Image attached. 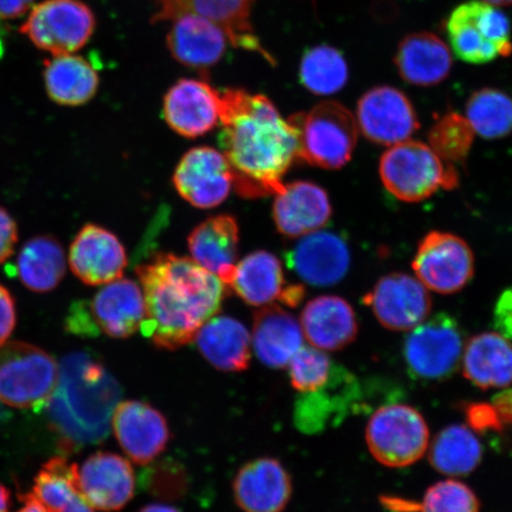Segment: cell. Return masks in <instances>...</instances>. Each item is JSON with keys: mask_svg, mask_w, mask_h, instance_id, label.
<instances>
[{"mask_svg": "<svg viewBox=\"0 0 512 512\" xmlns=\"http://www.w3.org/2000/svg\"><path fill=\"white\" fill-rule=\"evenodd\" d=\"M303 342L302 325L283 307L266 305L254 316L252 345L265 366L287 367Z\"/></svg>", "mask_w": 512, "mask_h": 512, "instance_id": "26", "label": "cell"}, {"mask_svg": "<svg viewBox=\"0 0 512 512\" xmlns=\"http://www.w3.org/2000/svg\"><path fill=\"white\" fill-rule=\"evenodd\" d=\"M366 440L377 462L388 467H406L425 456L430 430L419 411L407 405H389L371 416Z\"/></svg>", "mask_w": 512, "mask_h": 512, "instance_id": "8", "label": "cell"}, {"mask_svg": "<svg viewBox=\"0 0 512 512\" xmlns=\"http://www.w3.org/2000/svg\"><path fill=\"white\" fill-rule=\"evenodd\" d=\"M229 38L219 24L197 15H183L172 21L166 43L172 57L183 66L208 70L226 53Z\"/></svg>", "mask_w": 512, "mask_h": 512, "instance_id": "24", "label": "cell"}, {"mask_svg": "<svg viewBox=\"0 0 512 512\" xmlns=\"http://www.w3.org/2000/svg\"><path fill=\"white\" fill-rule=\"evenodd\" d=\"M18 241V228L8 210L0 207V264L11 258Z\"/></svg>", "mask_w": 512, "mask_h": 512, "instance_id": "44", "label": "cell"}, {"mask_svg": "<svg viewBox=\"0 0 512 512\" xmlns=\"http://www.w3.org/2000/svg\"><path fill=\"white\" fill-rule=\"evenodd\" d=\"M502 424L512 425V388L502 390L491 402Z\"/></svg>", "mask_w": 512, "mask_h": 512, "instance_id": "46", "label": "cell"}, {"mask_svg": "<svg viewBox=\"0 0 512 512\" xmlns=\"http://www.w3.org/2000/svg\"><path fill=\"white\" fill-rule=\"evenodd\" d=\"M288 120L297 131L298 159L326 170L342 169L350 162L358 127L347 107L337 101H324Z\"/></svg>", "mask_w": 512, "mask_h": 512, "instance_id": "4", "label": "cell"}, {"mask_svg": "<svg viewBox=\"0 0 512 512\" xmlns=\"http://www.w3.org/2000/svg\"><path fill=\"white\" fill-rule=\"evenodd\" d=\"M92 509L81 496H76L61 512H94Z\"/></svg>", "mask_w": 512, "mask_h": 512, "instance_id": "49", "label": "cell"}, {"mask_svg": "<svg viewBox=\"0 0 512 512\" xmlns=\"http://www.w3.org/2000/svg\"><path fill=\"white\" fill-rule=\"evenodd\" d=\"M202 356L217 370L240 373L252 358V336L239 320L215 316L202 325L194 339Z\"/></svg>", "mask_w": 512, "mask_h": 512, "instance_id": "29", "label": "cell"}, {"mask_svg": "<svg viewBox=\"0 0 512 512\" xmlns=\"http://www.w3.org/2000/svg\"><path fill=\"white\" fill-rule=\"evenodd\" d=\"M464 376L484 390L512 384V342L497 332L472 337L463 354Z\"/></svg>", "mask_w": 512, "mask_h": 512, "instance_id": "30", "label": "cell"}, {"mask_svg": "<svg viewBox=\"0 0 512 512\" xmlns=\"http://www.w3.org/2000/svg\"><path fill=\"white\" fill-rule=\"evenodd\" d=\"M475 131L463 115L447 113L428 133V142L435 153L447 164L460 163L471 150Z\"/></svg>", "mask_w": 512, "mask_h": 512, "instance_id": "39", "label": "cell"}, {"mask_svg": "<svg viewBox=\"0 0 512 512\" xmlns=\"http://www.w3.org/2000/svg\"><path fill=\"white\" fill-rule=\"evenodd\" d=\"M66 268V253L53 236H36L29 240L17 259L19 280L35 293L55 290L61 284Z\"/></svg>", "mask_w": 512, "mask_h": 512, "instance_id": "33", "label": "cell"}, {"mask_svg": "<svg viewBox=\"0 0 512 512\" xmlns=\"http://www.w3.org/2000/svg\"><path fill=\"white\" fill-rule=\"evenodd\" d=\"M44 82L49 98L62 106L85 105L99 88V76L93 66L72 54L47 61Z\"/></svg>", "mask_w": 512, "mask_h": 512, "instance_id": "32", "label": "cell"}, {"mask_svg": "<svg viewBox=\"0 0 512 512\" xmlns=\"http://www.w3.org/2000/svg\"><path fill=\"white\" fill-rule=\"evenodd\" d=\"M292 491L290 473L270 457L243 465L233 482L235 502L243 512H283Z\"/></svg>", "mask_w": 512, "mask_h": 512, "instance_id": "21", "label": "cell"}, {"mask_svg": "<svg viewBox=\"0 0 512 512\" xmlns=\"http://www.w3.org/2000/svg\"><path fill=\"white\" fill-rule=\"evenodd\" d=\"M446 28L453 53L464 62L484 64L512 54L509 18L494 5L462 4L452 12Z\"/></svg>", "mask_w": 512, "mask_h": 512, "instance_id": "7", "label": "cell"}, {"mask_svg": "<svg viewBox=\"0 0 512 512\" xmlns=\"http://www.w3.org/2000/svg\"><path fill=\"white\" fill-rule=\"evenodd\" d=\"M331 214L328 192L315 183L284 184L275 194L273 219L286 238L298 239L317 232L329 223Z\"/></svg>", "mask_w": 512, "mask_h": 512, "instance_id": "22", "label": "cell"}, {"mask_svg": "<svg viewBox=\"0 0 512 512\" xmlns=\"http://www.w3.org/2000/svg\"><path fill=\"white\" fill-rule=\"evenodd\" d=\"M25 503L24 507L18 512H48L44 509L43 505L37 501V499L31 494H27L22 497Z\"/></svg>", "mask_w": 512, "mask_h": 512, "instance_id": "48", "label": "cell"}, {"mask_svg": "<svg viewBox=\"0 0 512 512\" xmlns=\"http://www.w3.org/2000/svg\"><path fill=\"white\" fill-rule=\"evenodd\" d=\"M302 85L316 95L336 94L349 80L348 63L341 51L329 46L307 50L299 68Z\"/></svg>", "mask_w": 512, "mask_h": 512, "instance_id": "37", "label": "cell"}, {"mask_svg": "<svg viewBox=\"0 0 512 512\" xmlns=\"http://www.w3.org/2000/svg\"><path fill=\"white\" fill-rule=\"evenodd\" d=\"M138 512H181L175 507L166 504H150L140 509Z\"/></svg>", "mask_w": 512, "mask_h": 512, "instance_id": "50", "label": "cell"}, {"mask_svg": "<svg viewBox=\"0 0 512 512\" xmlns=\"http://www.w3.org/2000/svg\"><path fill=\"white\" fill-rule=\"evenodd\" d=\"M401 78L409 85L437 86L452 69V55L446 43L431 32H415L403 38L394 57Z\"/></svg>", "mask_w": 512, "mask_h": 512, "instance_id": "27", "label": "cell"}, {"mask_svg": "<svg viewBox=\"0 0 512 512\" xmlns=\"http://www.w3.org/2000/svg\"><path fill=\"white\" fill-rule=\"evenodd\" d=\"M495 328L512 341V287L499 296L494 310Z\"/></svg>", "mask_w": 512, "mask_h": 512, "instance_id": "45", "label": "cell"}, {"mask_svg": "<svg viewBox=\"0 0 512 512\" xmlns=\"http://www.w3.org/2000/svg\"><path fill=\"white\" fill-rule=\"evenodd\" d=\"M59 366L47 351L25 342L0 345V402L17 409L47 407Z\"/></svg>", "mask_w": 512, "mask_h": 512, "instance_id": "6", "label": "cell"}, {"mask_svg": "<svg viewBox=\"0 0 512 512\" xmlns=\"http://www.w3.org/2000/svg\"><path fill=\"white\" fill-rule=\"evenodd\" d=\"M112 426L121 450L137 465L155 462L171 437L165 416L143 401L119 402Z\"/></svg>", "mask_w": 512, "mask_h": 512, "instance_id": "16", "label": "cell"}, {"mask_svg": "<svg viewBox=\"0 0 512 512\" xmlns=\"http://www.w3.org/2000/svg\"><path fill=\"white\" fill-rule=\"evenodd\" d=\"M10 503V491L0 484V512H9Z\"/></svg>", "mask_w": 512, "mask_h": 512, "instance_id": "51", "label": "cell"}, {"mask_svg": "<svg viewBox=\"0 0 512 512\" xmlns=\"http://www.w3.org/2000/svg\"><path fill=\"white\" fill-rule=\"evenodd\" d=\"M79 495L93 509H124L134 496L136 476L127 459L112 452H98L78 466Z\"/></svg>", "mask_w": 512, "mask_h": 512, "instance_id": "17", "label": "cell"}, {"mask_svg": "<svg viewBox=\"0 0 512 512\" xmlns=\"http://www.w3.org/2000/svg\"><path fill=\"white\" fill-rule=\"evenodd\" d=\"M348 373L332 368L328 383L316 392L302 394L294 408V424L304 433H318L325 430L342 412V396L351 384L338 392Z\"/></svg>", "mask_w": 512, "mask_h": 512, "instance_id": "35", "label": "cell"}, {"mask_svg": "<svg viewBox=\"0 0 512 512\" xmlns=\"http://www.w3.org/2000/svg\"><path fill=\"white\" fill-rule=\"evenodd\" d=\"M17 323L16 302L11 292L0 284V345L8 342Z\"/></svg>", "mask_w": 512, "mask_h": 512, "instance_id": "43", "label": "cell"}, {"mask_svg": "<svg viewBox=\"0 0 512 512\" xmlns=\"http://www.w3.org/2000/svg\"><path fill=\"white\" fill-rule=\"evenodd\" d=\"M69 266L83 284L99 286L123 278L127 254L117 236L98 226L86 224L69 249Z\"/></svg>", "mask_w": 512, "mask_h": 512, "instance_id": "18", "label": "cell"}, {"mask_svg": "<svg viewBox=\"0 0 512 512\" xmlns=\"http://www.w3.org/2000/svg\"><path fill=\"white\" fill-rule=\"evenodd\" d=\"M380 176L389 194L408 203L427 200L439 189L454 188L458 182L456 170L430 145L409 139L383 153Z\"/></svg>", "mask_w": 512, "mask_h": 512, "instance_id": "5", "label": "cell"}, {"mask_svg": "<svg viewBox=\"0 0 512 512\" xmlns=\"http://www.w3.org/2000/svg\"><path fill=\"white\" fill-rule=\"evenodd\" d=\"M420 512H480V502L469 486L447 479L431 486L414 509Z\"/></svg>", "mask_w": 512, "mask_h": 512, "instance_id": "40", "label": "cell"}, {"mask_svg": "<svg viewBox=\"0 0 512 512\" xmlns=\"http://www.w3.org/2000/svg\"><path fill=\"white\" fill-rule=\"evenodd\" d=\"M224 285L252 306L271 304L281 299L286 290L281 262L265 251L249 254L236 264Z\"/></svg>", "mask_w": 512, "mask_h": 512, "instance_id": "31", "label": "cell"}, {"mask_svg": "<svg viewBox=\"0 0 512 512\" xmlns=\"http://www.w3.org/2000/svg\"><path fill=\"white\" fill-rule=\"evenodd\" d=\"M95 29L93 11L80 0H46L31 10L21 31L38 49L54 56L85 47Z\"/></svg>", "mask_w": 512, "mask_h": 512, "instance_id": "10", "label": "cell"}, {"mask_svg": "<svg viewBox=\"0 0 512 512\" xmlns=\"http://www.w3.org/2000/svg\"><path fill=\"white\" fill-rule=\"evenodd\" d=\"M86 306L96 335L102 332L112 338L136 334L145 317L143 290L130 279L106 284Z\"/></svg>", "mask_w": 512, "mask_h": 512, "instance_id": "23", "label": "cell"}, {"mask_svg": "<svg viewBox=\"0 0 512 512\" xmlns=\"http://www.w3.org/2000/svg\"><path fill=\"white\" fill-rule=\"evenodd\" d=\"M3 51H4L3 42H2V40H0V57H2Z\"/></svg>", "mask_w": 512, "mask_h": 512, "instance_id": "53", "label": "cell"}, {"mask_svg": "<svg viewBox=\"0 0 512 512\" xmlns=\"http://www.w3.org/2000/svg\"><path fill=\"white\" fill-rule=\"evenodd\" d=\"M288 368H290L293 388L300 394H306L324 387L330 379L334 366L323 350L302 347L292 357Z\"/></svg>", "mask_w": 512, "mask_h": 512, "instance_id": "41", "label": "cell"}, {"mask_svg": "<svg viewBox=\"0 0 512 512\" xmlns=\"http://www.w3.org/2000/svg\"><path fill=\"white\" fill-rule=\"evenodd\" d=\"M239 241V224L233 216L209 217L189 236L191 259L226 284L238 259Z\"/></svg>", "mask_w": 512, "mask_h": 512, "instance_id": "28", "label": "cell"}, {"mask_svg": "<svg viewBox=\"0 0 512 512\" xmlns=\"http://www.w3.org/2000/svg\"><path fill=\"white\" fill-rule=\"evenodd\" d=\"M174 184L191 206L210 209L227 200L234 187L232 169L223 153L213 147H195L179 162Z\"/></svg>", "mask_w": 512, "mask_h": 512, "instance_id": "15", "label": "cell"}, {"mask_svg": "<svg viewBox=\"0 0 512 512\" xmlns=\"http://www.w3.org/2000/svg\"><path fill=\"white\" fill-rule=\"evenodd\" d=\"M483 2L491 5H512V0H483Z\"/></svg>", "mask_w": 512, "mask_h": 512, "instance_id": "52", "label": "cell"}, {"mask_svg": "<svg viewBox=\"0 0 512 512\" xmlns=\"http://www.w3.org/2000/svg\"><path fill=\"white\" fill-rule=\"evenodd\" d=\"M465 118L482 138L507 137L512 131V96L495 88L479 89L467 100Z\"/></svg>", "mask_w": 512, "mask_h": 512, "instance_id": "36", "label": "cell"}, {"mask_svg": "<svg viewBox=\"0 0 512 512\" xmlns=\"http://www.w3.org/2000/svg\"><path fill=\"white\" fill-rule=\"evenodd\" d=\"M355 118L358 131L369 142L386 146L405 142L420 127L411 100L390 86L374 87L364 94Z\"/></svg>", "mask_w": 512, "mask_h": 512, "instance_id": "12", "label": "cell"}, {"mask_svg": "<svg viewBox=\"0 0 512 512\" xmlns=\"http://www.w3.org/2000/svg\"><path fill=\"white\" fill-rule=\"evenodd\" d=\"M145 300L140 326L159 349L177 350L220 311L226 286L190 258L159 253L137 268Z\"/></svg>", "mask_w": 512, "mask_h": 512, "instance_id": "2", "label": "cell"}, {"mask_svg": "<svg viewBox=\"0 0 512 512\" xmlns=\"http://www.w3.org/2000/svg\"><path fill=\"white\" fill-rule=\"evenodd\" d=\"M428 459L443 475H470L482 463L483 447L477 435L465 425H451L434 438Z\"/></svg>", "mask_w": 512, "mask_h": 512, "instance_id": "34", "label": "cell"}, {"mask_svg": "<svg viewBox=\"0 0 512 512\" xmlns=\"http://www.w3.org/2000/svg\"><path fill=\"white\" fill-rule=\"evenodd\" d=\"M35 0H0V18L15 19L28 12Z\"/></svg>", "mask_w": 512, "mask_h": 512, "instance_id": "47", "label": "cell"}, {"mask_svg": "<svg viewBox=\"0 0 512 512\" xmlns=\"http://www.w3.org/2000/svg\"><path fill=\"white\" fill-rule=\"evenodd\" d=\"M364 302L384 328L411 331L424 322L432 310L430 292L421 281L406 273L381 278Z\"/></svg>", "mask_w": 512, "mask_h": 512, "instance_id": "14", "label": "cell"}, {"mask_svg": "<svg viewBox=\"0 0 512 512\" xmlns=\"http://www.w3.org/2000/svg\"><path fill=\"white\" fill-rule=\"evenodd\" d=\"M413 270L427 290L453 294L473 278L475 256L459 236L435 230L420 241Z\"/></svg>", "mask_w": 512, "mask_h": 512, "instance_id": "11", "label": "cell"}, {"mask_svg": "<svg viewBox=\"0 0 512 512\" xmlns=\"http://www.w3.org/2000/svg\"><path fill=\"white\" fill-rule=\"evenodd\" d=\"M48 512H61L79 495L78 465L55 457L44 464L30 492Z\"/></svg>", "mask_w": 512, "mask_h": 512, "instance_id": "38", "label": "cell"}, {"mask_svg": "<svg viewBox=\"0 0 512 512\" xmlns=\"http://www.w3.org/2000/svg\"><path fill=\"white\" fill-rule=\"evenodd\" d=\"M465 414L472 430L477 432L499 431L504 427L494 407L488 403H471Z\"/></svg>", "mask_w": 512, "mask_h": 512, "instance_id": "42", "label": "cell"}, {"mask_svg": "<svg viewBox=\"0 0 512 512\" xmlns=\"http://www.w3.org/2000/svg\"><path fill=\"white\" fill-rule=\"evenodd\" d=\"M465 338L457 320L439 313L411 330L403 345V356L416 379H450L459 369Z\"/></svg>", "mask_w": 512, "mask_h": 512, "instance_id": "9", "label": "cell"}, {"mask_svg": "<svg viewBox=\"0 0 512 512\" xmlns=\"http://www.w3.org/2000/svg\"><path fill=\"white\" fill-rule=\"evenodd\" d=\"M286 260L305 284L326 287L338 284L347 275L351 256L341 235L317 230L302 236L286 254Z\"/></svg>", "mask_w": 512, "mask_h": 512, "instance_id": "19", "label": "cell"}, {"mask_svg": "<svg viewBox=\"0 0 512 512\" xmlns=\"http://www.w3.org/2000/svg\"><path fill=\"white\" fill-rule=\"evenodd\" d=\"M256 0H152L155 14L152 23L174 21L179 16L197 15L210 19L226 31L234 48L258 51L274 63L262 48L251 22Z\"/></svg>", "mask_w": 512, "mask_h": 512, "instance_id": "13", "label": "cell"}, {"mask_svg": "<svg viewBox=\"0 0 512 512\" xmlns=\"http://www.w3.org/2000/svg\"><path fill=\"white\" fill-rule=\"evenodd\" d=\"M163 114L181 136H204L220 123L221 94L207 82L179 80L165 95Z\"/></svg>", "mask_w": 512, "mask_h": 512, "instance_id": "20", "label": "cell"}, {"mask_svg": "<svg viewBox=\"0 0 512 512\" xmlns=\"http://www.w3.org/2000/svg\"><path fill=\"white\" fill-rule=\"evenodd\" d=\"M219 143L242 197L278 194L283 177L298 159L296 128L265 95L242 89L221 94Z\"/></svg>", "mask_w": 512, "mask_h": 512, "instance_id": "1", "label": "cell"}, {"mask_svg": "<svg viewBox=\"0 0 512 512\" xmlns=\"http://www.w3.org/2000/svg\"><path fill=\"white\" fill-rule=\"evenodd\" d=\"M302 330L311 347L323 351L347 348L358 335L355 310L347 300L322 296L310 300L302 315Z\"/></svg>", "mask_w": 512, "mask_h": 512, "instance_id": "25", "label": "cell"}, {"mask_svg": "<svg viewBox=\"0 0 512 512\" xmlns=\"http://www.w3.org/2000/svg\"><path fill=\"white\" fill-rule=\"evenodd\" d=\"M120 399V384L92 352L64 357L47 405L51 427L64 450L75 451L107 439Z\"/></svg>", "mask_w": 512, "mask_h": 512, "instance_id": "3", "label": "cell"}]
</instances>
